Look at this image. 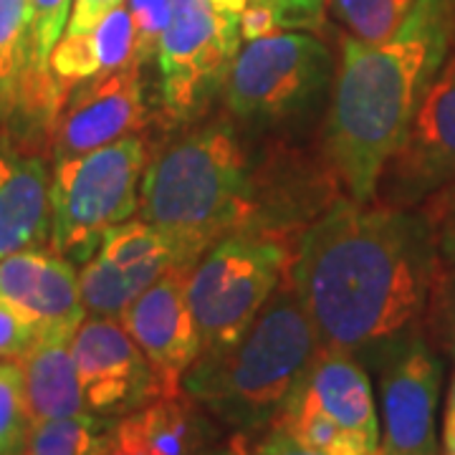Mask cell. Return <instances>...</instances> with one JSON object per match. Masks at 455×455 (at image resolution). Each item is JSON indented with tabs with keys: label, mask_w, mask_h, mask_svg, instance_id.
<instances>
[{
	"label": "cell",
	"mask_w": 455,
	"mask_h": 455,
	"mask_svg": "<svg viewBox=\"0 0 455 455\" xmlns=\"http://www.w3.org/2000/svg\"><path fill=\"white\" fill-rule=\"evenodd\" d=\"M23 372L28 420H59L86 412L79 374L71 355V339L36 337L16 357Z\"/></svg>",
	"instance_id": "cell-18"
},
{
	"label": "cell",
	"mask_w": 455,
	"mask_h": 455,
	"mask_svg": "<svg viewBox=\"0 0 455 455\" xmlns=\"http://www.w3.org/2000/svg\"><path fill=\"white\" fill-rule=\"evenodd\" d=\"M211 438L205 410L182 392L157 397L107 423L97 455H205Z\"/></svg>",
	"instance_id": "cell-17"
},
{
	"label": "cell",
	"mask_w": 455,
	"mask_h": 455,
	"mask_svg": "<svg viewBox=\"0 0 455 455\" xmlns=\"http://www.w3.org/2000/svg\"><path fill=\"white\" fill-rule=\"evenodd\" d=\"M0 304L23 316L36 337L74 339L86 319L74 263L41 248L0 260Z\"/></svg>",
	"instance_id": "cell-14"
},
{
	"label": "cell",
	"mask_w": 455,
	"mask_h": 455,
	"mask_svg": "<svg viewBox=\"0 0 455 455\" xmlns=\"http://www.w3.org/2000/svg\"><path fill=\"white\" fill-rule=\"evenodd\" d=\"M420 211L435 235L440 263H455V180L433 197H427Z\"/></svg>",
	"instance_id": "cell-27"
},
{
	"label": "cell",
	"mask_w": 455,
	"mask_h": 455,
	"mask_svg": "<svg viewBox=\"0 0 455 455\" xmlns=\"http://www.w3.org/2000/svg\"><path fill=\"white\" fill-rule=\"evenodd\" d=\"M248 3L271 8L283 33L293 31V28L314 31L324 20L326 0H248Z\"/></svg>",
	"instance_id": "cell-28"
},
{
	"label": "cell",
	"mask_w": 455,
	"mask_h": 455,
	"mask_svg": "<svg viewBox=\"0 0 455 455\" xmlns=\"http://www.w3.org/2000/svg\"><path fill=\"white\" fill-rule=\"evenodd\" d=\"M127 0H74L71 16L64 33H86L97 28L104 18L112 13L114 8L124 5Z\"/></svg>",
	"instance_id": "cell-30"
},
{
	"label": "cell",
	"mask_w": 455,
	"mask_h": 455,
	"mask_svg": "<svg viewBox=\"0 0 455 455\" xmlns=\"http://www.w3.org/2000/svg\"><path fill=\"white\" fill-rule=\"evenodd\" d=\"M334 13L347 26L349 36L359 41L387 38L415 0H329Z\"/></svg>",
	"instance_id": "cell-22"
},
{
	"label": "cell",
	"mask_w": 455,
	"mask_h": 455,
	"mask_svg": "<svg viewBox=\"0 0 455 455\" xmlns=\"http://www.w3.org/2000/svg\"><path fill=\"white\" fill-rule=\"evenodd\" d=\"M211 3L218 11H223V13H235V16H241L243 8L248 5V0H211Z\"/></svg>",
	"instance_id": "cell-33"
},
{
	"label": "cell",
	"mask_w": 455,
	"mask_h": 455,
	"mask_svg": "<svg viewBox=\"0 0 455 455\" xmlns=\"http://www.w3.org/2000/svg\"><path fill=\"white\" fill-rule=\"evenodd\" d=\"M440 455H455V372L445 397L443 430H440Z\"/></svg>",
	"instance_id": "cell-32"
},
{
	"label": "cell",
	"mask_w": 455,
	"mask_h": 455,
	"mask_svg": "<svg viewBox=\"0 0 455 455\" xmlns=\"http://www.w3.org/2000/svg\"><path fill=\"white\" fill-rule=\"evenodd\" d=\"M134 64V28L127 3L114 8L97 28L64 33L49 56L53 79L64 86L107 76ZM142 68V66H140Z\"/></svg>",
	"instance_id": "cell-19"
},
{
	"label": "cell",
	"mask_w": 455,
	"mask_h": 455,
	"mask_svg": "<svg viewBox=\"0 0 455 455\" xmlns=\"http://www.w3.org/2000/svg\"><path fill=\"white\" fill-rule=\"evenodd\" d=\"M205 455H241V451L235 445H230V451H220V453H205Z\"/></svg>",
	"instance_id": "cell-34"
},
{
	"label": "cell",
	"mask_w": 455,
	"mask_h": 455,
	"mask_svg": "<svg viewBox=\"0 0 455 455\" xmlns=\"http://www.w3.org/2000/svg\"><path fill=\"white\" fill-rule=\"evenodd\" d=\"M23 372L16 359L0 362V455H23L28 438Z\"/></svg>",
	"instance_id": "cell-23"
},
{
	"label": "cell",
	"mask_w": 455,
	"mask_h": 455,
	"mask_svg": "<svg viewBox=\"0 0 455 455\" xmlns=\"http://www.w3.org/2000/svg\"><path fill=\"white\" fill-rule=\"evenodd\" d=\"M455 46V0H415L382 41L347 36L324 122V155L344 193L370 203Z\"/></svg>",
	"instance_id": "cell-2"
},
{
	"label": "cell",
	"mask_w": 455,
	"mask_h": 455,
	"mask_svg": "<svg viewBox=\"0 0 455 455\" xmlns=\"http://www.w3.org/2000/svg\"><path fill=\"white\" fill-rule=\"evenodd\" d=\"M140 71V66H127L71 86L51 130L49 155L53 163L94 152L145 130Z\"/></svg>",
	"instance_id": "cell-13"
},
{
	"label": "cell",
	"mask_w": 455,
	"mask_h": 455,
	"mask_svg": "<svg viewBox=\"0 0 455 455\" xmlns=\"http://www.w3.org/2000/svg\"><path fill=\"white\" fill-rule=\"evenodd\" d=\"M33 339L36 329L23 316H18L16 311L0 304V362L23 355Z\"/></svg>",
	"instance_id": "cell-29"
},
{
	"label": "cell",
	"mask_w": 455,
	"mask_h": 455,
	"mask_svg": "<svg viewBox=\"0 0 455 455\" xmlns=\"http://www.w3.org/2000/svg\"><path fill=\"white\" fill-rule=\"evenodd\" d=\"M337 66L326 44L309 33H274L238 49L223 104L233 122L248 127H289L322 107Z\"/></svg>",
	"instance_id": "cell-7"
},
{
	"label": "cell",
	"mask_w": 455,
	"mask_h": 455,
	"mask_svg": "<svg viewBox=\"0 0 455 455\" xmlns=\"http://www.w3.org/2000/svg\"><path fill=\"white\" fill-rule=\"evenodd\" d=\"M241 16L211 0H172V18L157 51L164 114L193 124L223 94L228 71L241 49Z\"/></svg>",
	"instance_id": "cell-8"
},
{
	"label": "cell",
	"mask_w": 455,
	"mask_h": 455,
	"mask_svg": "<svg viewBox=\"0 0 455 455\" xmlns=\"http://www.w3.org/2000/svg\"><path fill=\"white\" fill-rule=\"evenodd\" d=\"M160 276L163 274H157V271H122L94 253L84 263L82 274H79L84 309L92 316L119 319L122 311Z\"/></svg>",
	"instance_id": "cell-20"
},
{
	"label": "cell",
	"mask_w": 455,
	"mask_h": 455,
	"mask_svg": "<svg viewBox=\"0 0 455 455\" xmlns=\"http://www.w3.org/2000/svg\"><path fill=\"white\" fill-rule=\"evenodd\" d=\"M379 374V455H440L443 359L423 329L374 352Z\"/></svg>",
	"instance_id": "cell-9"
},
{
	"label": "cell",
	"mask_w": 455,
	"mask_h": 455,
	"mask_svg": "<svg viewBox=\"0 0 455 455\" xmlns=\"http://www.w3.org/2000/svg\"><path fill=\"white\" fill-rule=\"evenodd\" d=\"M455 180V53L448 56L400 147L385 163L374 200L392 208H420Z\"/></svg>",
	"instance_id": "cell-10"
},
{
	"label": "cell",
	"mask_w": 455,
	"mask_h": 455,
	"mask_svg": "<svg viewBox=\"0 0 455 455\" xmlns=\"http://www.w3.org/2000/svg\"><path fill=\"white\" fill-rule=\"evenodd\" d=\"M107 420L82 412L28 427L23 455H97V443Z\"/></svg>",
	"instance_id": "cell-21"
},
{
	"label": "cell",
	"mask_w": 455,
	"mask_h": 455,
	"mask_svg": "<svg viewBox=\"0 0 455 455\" xmlns=\"http://www.w3.org/2000/svg\"><path fill=\"white\" fill-rule=\"evenodd\" d=\"M51 178L44 149L0 130V260L51 238Z\"/></svg>",
	"instance_id": "cell-16"
},
{
	"label": "cell",
	"mask_w": 455,
	"mask_h": 455,
	"mask_svg": "<svg viewBox=\"0 0 455 455\" xmlns=\"http://www.w3.org/2000/svg\"><path fill=\"white\" fill-rule=\"evenodd\" d=\"M425 339L455 359V263H440L423 314Z\"/></svg>",
	"instance_id": "cell-24"
},
{
	"label": "cell",
	"mask_w": 455,
	"mask_h": 455,
	"mask_svg": "<svg viewBox=\"0 0 455 455\" xmlns=\"http://www.w3.org/2000/svg\"><path fill=\"white\" fill-rule=\"evenodd\" d=\"M86 412L127 415L160 397L149 362L119 319H84L71 339Z\"/></svg>",
	"instance_id": "cell-11"
},
{
	"label": "cell",
	"mask_w": 455,
	"mask_h": 455,
	"mask_svg": "<svg viewBox=\"0 0 455 455\" xmlns=\"http://www.w3.org/2000/svg\"><path fill=\"white\" fill-rule=\"evenodd\" d=\"M316 349L309 314L286 276L241 339L193 362L182 392L215 420L251 438L274 423Z\"/></svg>",
	"instance_id": "cell-4"
},
{
	"label": "cell",
	"mask_w": 455,
	"mask_h": 455,
	"mask_svg": "<svg viewBox=\"0 0 455 455\" xmlns=\"http://www.w3.org/2000/svg\"><path fill=\"white\" fill-rule=\"evenodd\" d=\"M241 455H319V453H311L307 451L304 445H299L296 440H291L283 430H278V427H266L263 430V435H260L248 451L241 448L238 443H233Z\"/></svg>",
	"instance_id": "cell-31"
},
{
	"label": "cell",
	"mask_w": 455,
	"mask_h": 455,
	"mask_svg": "<svg viewBox=\"0 0 455 455\" xmlns=\"http://www.w3.org/2000/svg\"><path fill=\"white\" fill-rule=\"evenodd\" d=\"M283 405L314 410L379 453L372 379L357 355L319 347Z\"/></svg>",
	"instance_id": "cell-15"
},
{
	"label": "cell",
	"mask_w": 455,
	"mask_h": 455,
	"mask_svg": "<svg viewBox=\"0 0 455 455\" xmlns=\"http://www.w3.org/2000/svg\"><path fill=\"white\" fill-rule=\"evenodd\" d=\"M71 5H74V0H28L33 56H36V66L41 71H51L49 56L68 26Z\"/></svg>",
	"instance_id": "cell-26"
},
{
	"label": "cell",
	"mask_w": 455,
	"mask_h": 455,
	"mask_svg": "<svg viewBox=\"0 0 455 455\" xmlns=\"http://www.w3.org/2000/svg\"><path fill=\"white\" fill-rule=\"evenodd\" d=\"M293 248L296 243L286 235L241 228L200 256L188 278V304L200 337V355L223 352L243 337L289 276Z\"/></svg>",
	"instance_id": "cell-5"
},
{
	"label": "cell",
	"mask_w": 455,
	"mask_h": 455,
	"mask_svg": "<svg viewBox=\"0 0 455 455\" xmlns=\"http://www.w3.org/2000/svg\"><path fill=\"white\" fill-rule=\"evenodd\" d=\"M134 28V64L147 66L160 51L172 18V0H127Z\"/></svg>",
	"instance_id": "cell-25"
},
{
	"label": "cell",
	"mask_w": 455,
	"mask_h": 455,
	"mask_svg": "<svg viewBox=\"0 0 455 455\" xmlns=\"http://www.w3.org/2000/svg\"><path fill=\"white\" fill-rule=\"evenodd\" d=\"M435 271V235L420 208L341 196L299 235L289 281L319 347L374 355L420 331Z\"/></svg>",
	"instance_id": "cell-1"
},
{
	"label": "cell",
	"mask_w": 455,
	"mask_h": 455,
	"mask_svg": "<svg viewBox=\"0 0 455 455\" xmlns=\"http://www.w3.org/2000/svg\"><path fill=\"white\" fill-rule=\"evenodd\" d=\"M190 271L185 266L167 268L119 316L149 362L160 397L182 395V377L200 355V337L188 304Z\"/></svg>",
	"instance_id": "cell-12"
},
{
	"label": "cell",
	"mask_w": 455,
	"mask_h": 455,
	"mask_svg": "<svg viewBox=\"0 0 455 455\" xmlns=\"http://www.w3.org/2000/svg\"><path fill=\"white\" fill-rule=\"evenodd\" d=\"M256 193V163L230 116L188 130L147 163L140 218L163 230L178 266L200 256L233 230L248 226Z\"/></svg>",
	"instance_id": "cell-3"
},
{
	"label": "cell",
	"mask_w": 455,
	"mask_h": 455,
	"mask_svg": "<svg viewBox=\"0 0 455 455\" xmlns=\"http://www.w3.org/2000/svg\"><path fill=\"white\" fill-rule=\"evenodd\" d=\"M147 163L140 134L53 163L49 238L53 253L71 263L92 259L104 235L140 208Z\"/></svg>",
	"instance_id": "cell-6"
}]
</instances>
